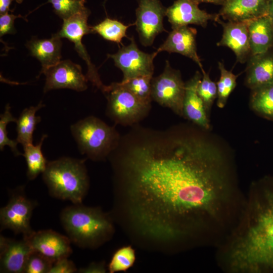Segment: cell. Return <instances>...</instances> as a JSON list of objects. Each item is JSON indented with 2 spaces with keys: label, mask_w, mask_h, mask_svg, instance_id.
I'll use <instances>...</instances> for the list:
<instances>
[{
  "label": "cell",
  "mask_w": 273,
  "mask_h": 273,
  "mask_svg": "<svg viewBox=\"0 0 273 273\" xmlns=\"http://www.w3.org/2000/svg\"><path fill=\"white\" fill-rule=\"evenodd\" d=\"M214 137L181 135L140 146L126 161V198L136 229L153 240L220 242L244 197L234 160Z\"/></svg>",
  "instance_id": "cell-1"
},
{
  "label": "cell",
  "mask_w": 273,
  "mask_h": 273,
  "mask_svg": "<svg viewBox=\"0 0 273 273\" xmlns=\"http://www.w3.org/2000/svg\"><path fill=\"white\" fill-rule=\"evenodd\" d=\"M230 273H273V176L252 183L234 225L219 244Z\"/></svg>",
  "instance_id": "cell-2"
},
{
  "label": "cell",
  "mask_w": 273,
  "mask_h": 273,
  "mask_svg": "<svg viewBox=\"0 0 273 273\" xmlns=\"http://www.w3.org/2000/svg\"><path fill=\"white\" fill-rule=\"evenodd\" d=\"M60 218L71 242L79 247L100 246L114 232L111 219L99 208L74 204L62 210Z\"/></svg>",
  "instance_id": "cell-3"
},
{
  "label": "cell",
  "mask_w": 273,
  "mask_h": 273,
  "mask_svg": "<svg viewBox=\"0 0 273 273\" xmlns=\"http://www.w3.org/2000/svg\"><path fill=\"white\" fill-rule=\"evenodd\" d=\"M50 195L81 204L89 187L85 160L68 157L48 161L42 173Z\"/></svg>",
  "instance_id": "cell-4"
},
{
  "label": "cell",
  "mask_w": 273,
  "mask_h": 273,
  "mask_svg": "<svg viewBox=\"0 0 273 273\" xmlns=\"http://www.w3.org/2000/svg\"><path fill=\"white\" fill-rule=\"evenodd\" d=\"M70 131L81 154L95 160L106 157L113 149L117 139L113 127L93 116L71 125Z\"/></svg>",
  "instance_id": "cell-5"
},
{
  "label": "cell",
  "mask_w": 273,
  "mask_h": 273,
  "mask_svg": "<svg viewBox=\"0 0 273 273\" xmlns=\"http://www.w3.org/2000/svg\"><path fill=\"white\" fill-rule=\"evenodd\" d=\"M103 93L108 101L107 114L118 123H134L144 116L150 107L120 82L106 85Z\"/></svg>",
  "instance_id": "cell-6"
},
{
  "label": "cell",
  "mask_w": 273,
  "mask_h": 273,
  "mask_svg": "<svg viewBox=\"0 0 273 273\" xmlns=\"http://www.w3.org/2000/svg\"><path fill=\"white\" fill-rule=\"evenodd\" d=\"M90 13V11L84 7L69 18L63 20L62 27L57 33L60 37L67 38L74 43L75 50L87 65L86 76L88 80L103 92L106 85L102 83L97 69L92 62L85 47L82 42L84 35L93 33L91 26H89L87 23Z\"/></svg>",
  "instance_id": "cell-7"
},
{
  "label": "cell",
  "mask_w": 273,
  "mask_h": 273,
  "mask_svg": "<svg viewBox=\"0 0 273 273\" xmlns=\"http://www.w3.org/2000/svg\"><path fill=\"white\" fill-rule=\"evenodd\" d=\"M185 83L180 72L173 69L166 61L163 72L151 80L152 99L159 105L171 109L183 116V101Z\"/></svg>",
  "instance_id": "cell-8"
},
{
  "label": "cell",
  "mask_w": 273,
  "mask_h": 273,
  "mask_svg": "<svg viewBox=\"0 0 273 273\" xmlns=\"http://www.w3.org/2000/svg\"><path fill=\"white\" fill-rule=\"evenodd\" d=\"M35 202L27 198L23 187L15 189L8 204L0 210L1 230L10 229L23 238L30 237L34 232L30 225Z\"/></svg>",
  "instance_id": "cell-9"
},
{
  "label": "cell",
  "mask_w": 273,
  "mask_h": 273,
  "mask_svg": "<svg viewBox=\"0 0 273 273\" xmlns=\"http://www.w3.org/2000/svg\"><path fill=\"white\" fill-rule=\"evenodd\" d=\"M130 40L128 45L120 47L115 54L107 55L113 60L115 65L122 71L123 75L122 81L140 76H153V61L157 53H145L139 49L133 37Z\"/></svg>",
  "instance_id": "cell-10"
},
{
  "label": "cell",
  "mask_w": 273,
  "mask_h": 273,
  "mask_svg": "<svg viewBox=\"0 0 273 273\" xmlns=\"http://www.w3.org/2000/svg\"><path fill=\"white\" fill-rule=\"evenodd\" d=\"M135 25L141 43L144 47L153 44L156 37L166 31L163 25L167 8L160 0H137Z\"/></svg>",
  "instance_id": "cell-11"
},
{
  "label": "cell",
  "mask_w": 273,
  "mask_h": 273,
  "mask_svg": "<svg viewBox=\"0 0 273 273\" xmlns=\"http://www.w3.org/2000/svg\"><path fill=\"white\" fill-rule=\"evenodd\" d=\"M46 76L44 93L53 89L69 88L83 92L87 88L88 79L80 65L70 60H61L57 64L40 71Z\"/></svg>",
  "instance_id": "cell-12"
},
{
  "label": "cell",
  "mask_w": 273,
  "mask_h": 273,
  "mask_svg": "<svg viewBox=\"0 0 273 273\" xmlns=\"http://www.w3.org/2000/svg\"><path fill=\"white\" fill-rule=\"evenodd\" d=\"M199 4L192 0H176L167 8L166 16L172 29L190 24L206 27L208 21L220 18L218 14H210L199 8Z\"/></svg>",
  "instance_id": "cell-13"
},
{
  "label": "cell",
  "mask_w": 273,
  "mask_h": 273,
  "mask_svg": "<svg viewBox=\"0 0 273 273\" xmlns=\"http://www.w3.org/2000/svg\"><path fill=\"white\" fill-rule=\"evenodd\" d=\"M26 239L33 250L41 253L54 262L68 258L72 251L69 238L51 230L34 232Z\"/></svg>",
  "instance_id": "cell-14"
},
{
  "label": "cell",
  "mask_w": 273,
  "mask_h": 273,
  "mask_svg": "<svg viewBox=\"0 0 273 273\" xmlns=\"http://www.w3.org/2000/svg\"><path fill=\"white\" fill-rule=\"evenodd\" d=\"M1 272L23 273L25 264L33 251L28 240H16L1 236Z\"/></svg>",
  "instance_id": "cell-15"
},
{
  "label": "cell",
  "mask_w": 273,
  "mask_h": 273,
  "mask_svg": "<svg viewBox=\"0 0 273 273\" xmlns=\"http://www.w3.org/2000/svg\"><path fill=\"white\" fill-rule=\"evenodd\" d=\"M216 22L223 28L222 38L217 46L229 48L236 55L237 61L244 63L251 54L247 22L228 21L225 23L220 18Z\"/></svg>",
  "instance_id": "cell-16"
},
{
  "label": "cell",
  "mask_w": 273,
  "mask_h": 273,
  "mask_svg": "<svg viewBox=\"0 0 273 273\" xmlns=\"http://www.w3.org/2000/svg\"><path fill=\"white\" fill-rule=\"evenodd\" d=\"M172 29L166 40L156 51L157 54L162 51L180 54L192 59L201 70H203L201 61L197 52L196 29L188 26Z\"/></svg>",
  "instance_id": "cell-17"
},
{
  "label": "cell",
  "mask_w": 273,
  "mask_h": 273,
  "mask_svg": "<svg viewBox=\"0 0 273 273\" xmlns=\"http://www.w3.org/2000/svg\"><path fill=\"white\" fill-rule=\"evenodd\" d=\"M201 78L200 73L196 71L193 77L185 83L183 116L201 128L207 130L210 127L208 115L204 103L197 92Z\"/></svg>",
  "instance_id": "cell-18"
},
{
  "label": "cell",
  "mask_w": 273,
  "mask_h": 273,
  "mask_svg": "<svg viewBox=\"0 0 273 273\" xmlns=\"http://www.w3.org/2000/svg\"><path fill=\"white\" fill-rule=\"evenodd\" d=\"M270 0H226L219 15L228 21H247L267 15Z\"/></svg>",
  "instance_id": "cell-19"
},
{
  "label": "cell",
  "mask_w": 273,
  "mask_h": 273,
  "mask_svg": "<svg viewBox=\"0 0 273 273\" xmlns=\"http://www.w3.org/2000/svg\"><path fill=\"white\" fill-rule=\"evenodd\" d=\"M273 83V52L251 55L246 78V85L251 90Z\"/></svg>",
  "instance_id": "cell-20"
},
{
  "label": "cell",
  "mask_w": 273,
  "mask_h": 273,
  "mask_svg": "<svg viewBox=\"0 0 273 273\" xmlns=\"http://www.w3.org/2000/svg\"><path fill=\"white\" fill-rule=\"evenodd\" d=\"M58 33L53 34L48 39L32 38L26 44L30 55L41 64V71L53 66L61 60L62 42Z\"/></svg>",
  "instance_id": "cell-21"
},
{
  "label": "cell",
  "mask_w": 273,
  "mask_h": 273,
  "mask_svg": "<svg viewBox=\"0 0 273 273\" xmlns=\"http://www.w3.org/2000/svg\"><path fill=\"white\" fill-rule=\"evenodd\" d=\"M246 22L251 56L270 50L273 47V24L267 15Z\"/></svg>",
  "instance_id": "cell-22"
},
{
  "label": "cell",
  "mask_w": 273,
  "mask_h": 273,
  "mask_svg": "<svg viewBox=\"0 0 273 273\" xmlns=\"http://www.w3.org/2000/svg\"><path fill=\"white\" fill-rule=\"evenodd\" d=\"M45 105L40 101L36 106L24 109L17 120L16 141L22 146L32 144L33 134L36 125L41 121V117L36 116V113Z\"/></svg>",
  "instance_id": "cell-23"
},
{
  "label": "cell",
  "mask_w": 273,
  "mask_h": 273,
  "mask_svg": "<svg viewBox=\"0 0 273 273\" xmlns=\"http://www.w3.org/2000/svg\"><path fill=\"white\" fill-rule=\"evenodd\" d=\"M47 136V134H43L36 145L30 144L23 146L24 153L22 156L26 160V174L29 180L34 179L39 174L42 173L46 168L48 161L42 154L41 147Z\"/></svg>",
  "instance_id": "cell-24"
},
{
  "label": "cell",
  "mask_w": 273,
  "mask_h": 273,
  "mask_svg": "<svg viewBox=\"0 0 273 273\" xmlns=\"http://www.w3.org/2000/svg\"><path fill=\"white\" fill-rule=\"evenodd\" d=\"M250 106L258 115L273 121V83L252 90Z\"/></svg>",
  "instance_id": "cell-25"
},
{
  "label": "cell",
  "mask_w": 273,
  "mask_h": 273,
  "mask_svg": "<svg viewBox=\"0 0 273 273\" xmlns=\"http://www.w3.org/2000/svg\"><path fill=\"white\" fill-rule=\"evenodd\" d=\"M135 24L125 25L117 20L106 18L99 24L91 26L93 33H98L104 39L121 44L123 37H127V29Z\"/></svg>",
  "instance_id": "cell-26"
},
{
  "label": "cell",
  "mask_w": 273,
  "mask_h": 273,
  "mask_svg": "<svg viewBox=\"0 0 273 273\" xmlns=\"http://www.w3.org/2000/svg\"><path fill=\"white\" fill-rule=\"evenodd\" d=\"M218 67L220 76L217 82V106L222 108L225 105L228 99L236 85V79L238 75H235L232 71L224 67L223 62H219Z\"/></svg>",
  "instance_id": "cell-27"
},
{
  "label": "cell",
  "mask_w": 273,
  "mask_h": 273,
  "mask_svg": "<svg viewBox=\"0 0 273 273\" xmlns=\"http://www.w3.org/2000/svg\"><path fill=\"white\" fill-rule=\"evenodd\" d=\"M153 76H140L125 81L120 83L139 99L147 105L150 106L152 100L151 97V80Z\"/></svg>",
  "instance_id": "cell-28"
},
{
  "label": "cell",
  "mask_w": 273,
  "mask_h": 273,
  "mask_svg": "<svg viewBox=\"0 0 273 273\" xmlns=\"http://www.w3.org/2000/svg\"><path fill=\"white\" fill-rule=\"evenodd\" d=\"M134 250L130 246H123L113 254L108 265L110 273L125 271L133 265L135 260Z\"/></svg>",
  "instance_id": "cell-29"
},
{
  "label": "cell",
  "mask_w": 273,
  "mask_h": 273,
  "mask_svg": "<svg viewBox=\"0 0 273 273\" xmlns=\"http://www.w3.org/2000/svg\"><path fill=\"white\" fill-rule=\"evenodd\" d=\"M17 119L13 117L11 112V106L7 104L4 113L0 115V150L3 151L6 146H9L15 156L23 155L17 149L18 142L8 136L7 124L11 122H17Z\"/></svg>",
  "instance_id": "cell-30"
},
{
  "label": "cell",
  "mask_w": 273,
  "mask_h": 273,
  "mask_svg": "<svg viewBox=\"0 0 273 273\" xmlns=\"http://www.w3.org/2000/svg\"><path fill=\"white\" fill-rule=\"evenodd\" d=\"M202 76L200 81L197 92L202 100L207 114L209 113L211 106L217 97L216 84L210 78L208 73L202 70Z\"/></svg>",
  "instance_id": "cell-31"
},
{
  "label": "cell",
  "mask_w": 273,
  "mask_h": 273,
  "mask_svg": "<svg viewBox=\"0 0 273 273\" xmlns=\"http://www.w3.org/2000/svg\"><path fill=\"white\" fill-rule=\"evenodd\" d=\"M86 0H48L55 13L63 20L66 19L82 9Z\"/></svg>",
  "instance_id": "cell-32"
},
{
  "label": "cell",
  "mask_w": 273,
  "mask_h": 273,
  "mask_svg": "<svg viewBox=\"0 0 273 273\" xmlns=\"http://www.w3.org/2000/svg\"><path fill=\"white\" fill-rule=\"evenodd\" d=\"M54 262L41 253L33 250L27 260L24 272L49 273Z\"/></svg>",
  "instance_id": "cell-33"
},
{
  "label": "cell",
  "mask_w": 273,
  "mask_h": 273,
  "mask_svg": "<svg viewBox=\"0 0 273 273\" xmlns=\"http://www.w3.org/2000/svg\"><path fill=\"white\" fill-rule=\"evenodd\" d=\"M18 18H23L21 15H15L9 13L0 15V36L6 34H14L16 32L14 21Z\"/></svg>",
  "instance_id": "cell-34"
},
{
  "label": "cell",
  "mask_w": 273,
  "mask_h": 273,
  "mask_svg": "<svg viewBox=\"0 0 273 273\" xmlns=\"http://www.w3.org/2000/svg\"><path fill=\"white\" fill-rule=\"evenodd\" d=\"M76 271L74 263L66 257L55 261L49 273H73Z\"/></svg>",
  "instance_id": "cell-35"
},
{
  "label": "cell",
  "mask_w": 273,
  "mask_h": 273,
  "mask_svg": "<svg viewBox=\"0 0 273 273\" xmlns=\"http://www.w3.org/2000/svg\"><path fill=\"white\" fill-rule=\"evenodd\" d=\"M106 271L104 262H93L87 266L78 269V272L82 273H104Z\"/></svg>",
  "instance_id": "cell-36"
},
{
  "label": "cell",
  "mask_w": 273,
  "mask_h": 273,
  "mask_svg": "<svg viewBox=\"0 0 273 273\" xmlns=\"http://www.w3.org/2000/svg\"><path fill=\"white\" fill-rule=\"evenodd\" d=\"M13 1L14 0H0V15L9 13Z\"/></svg>",
  "instance_id": "cell-37"
},
{
  "label": "cell",
  "mask_w": 273,
  "mask_h": 273,
  "mask_svg": "<svg viewBox=\"0 0 273 273\" xmlns=\"http://www.w3.org/2000/svg\"><path fill=\"white\" fill-rule=\"evenodd\" d=\"M198 4L201 3H211L217 5H221L222 6L226 0H192Z\"/></svg>",
  "instance_id": "cell-38"
},
{
  "label": "cell",
  "mask_w": 273,
  "mask_h": 273,
  "mask_svg": "<svg viewBox=\"0 0 273 273\" xmlns=\"http://www.w3.org/2000/svg\"><path fill=\"white\" fill-rule=\"evenodd\" d=\"M267 16L269 17L273 24V0H270L268 5Z\"/></svg>",
  "instance_id": "cell-39"
},
{
  "label": "cell",
  "mask_w": 273,
  "mask_h": 273,
  "mask_svg": "<svg viewBox=\"0 0 273 273\" xmlns=\"http://www.w3.org/2000/svg\"><path fill=\"white\" fill-rule=\"evenodd\" d=\"M15 1L18 4H21L23 1V0H15Z\"/></svg>",
  "instance_id": "cell-40"
},
{
  "label": "cell",
  "mask_w": 273,
  "mask_h": 273,
  "mask_svg": "<svg viewBox=\"0 0 273 273\" xmlns=\"http://www.w3.org/2000/svg\"><path fill=\"white\" fill-rule=\"evenodd\" d=\"M107 1V0H105V1H104V4Z\"/></svg>",
  "instance_id": "cell-41"
}]
</instances>
